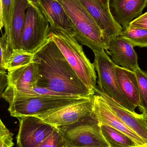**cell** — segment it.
Returning <instances> with one entry per match:
<instances>
[{"label":"cell","mask_w":147,"mask_h":147,"mask_svg":"<svg viewBox=\"0 0 147 147\" xmlns=\"http://www.w3.org/2000/svg\"><path fill=\"white\" fill-rule=\"evenodd\" d=\"M40 77L37 86L67 96L90 97V91L74 72L50 35L46 43L34 54Z\"/></svg>","instance_id":"1"},{"label":"cell","mask_w":147,"mask_h":147,"mask_svg":"<svg viewBox=\"0 0 147 147\" xmlns=\"http://www.w3.org/2000/svg\"><path fill=\"white\" fill-rule=\"evenodd\" d=\"M50 35L80 80L91 91L96 88V73L94 64L85 54L73 32L50 26Z\"/></svg>","instance_id":"2"},{"label":"cell","mask_w":147,"mask_h":147,"mask_svg":"<svg viewBox=\"0 0 147 147\" xmlns=\"http://www.w3.org/2000/svg\"><path fill=\"white\" fill-rule=\"evenodd\" d=\"M69 17L74 37L92 51H107L108 44L100 28L78 0H58Z\"/></svg>","instance_id":"3"},{"label":"cell","mask_w":147,"mask_h":147,"mask_svg":"<svg viewBox=\"0 0 147 147\" xmlns=\"http://www.w3.org/2000/svg\"><path fill=\"white\" fill-rule=\"evenodd\" d=\"M91 97L18 96L3 94L2 97L9 104L8 110L10 115L19 118L30 116H36L53 110L85 101Z\"/></svg>","instance_id":"4"},{"label":"cell","mask_w":147,"mask_h":147,"mask_svg":"<svg viewBox=\"0 0 147 147\" xmlns=\"http://www.w3.org/2000/svg\"><path fill=\"white\" fill-rule=\"evenodd\" d=\"M56 128L65 141L66 147L109 146L102 135L99 123L92 113L78 121L58 126Z\"/></svg>","instance_id":"5"},{"label":"cell","mask_w":147,"mask_h":147,"mask_svg":"<svg viewBox=\"0 0 147 147\" xmlns=\"http://www.w3.org/2000/svg\"><path fill=\"white\" fill-rule=\"evenodd\" d=\"M93 52L95 55L93 64L98 76V89L127 110L133 114H136V108L125 97L120 88L116 72V65L104 50Z\"/></svg>","instance_id":"6"},{"label":"cell","mask_w":147,"mask_h":147,"mask_svg":"<svg viewBox=\"0 0 147 147\" xmlns=\"http://www.w3.org/2000/svg\"><path fill=\"white\" fill-rule=\"evenodd\" d=\"M50 26L44 15L30 4L26 11L20 50L34 54L48 40Z\"/></svg>","instance_id":"7"},{"label":"cell","mask_w":147,"mask_h":147,"mask_svg":"<svg viewBox=\"0 0 147 147\" xmlns=\"http://www.w3.org/2000/svg\"><path fill=\"white\" fill-rule=\"evenodd\" d=\"M93 105L94 96L85 101L53 110L36 116L56 127L72 124L89 116L93 112Z\"/></svg>","instance_id":"8"},{"label":"cell","mask_w":147,"mask_h":147,"mask_svg":"<svg viewBox=\"0 0 147 147\" xmlns=\"http://www.w3.org/2000/svg\"><path fill=\"white\" fill-rule=\"evenodd\" d=\"M18 119L20 127L16 136L17 147H37L56 129L35 116Z\"/></svg>","instance_id":"9"},{"label":"cell","mask_w":147,"mask_h":147,"mask_svg":"<svg viewBox=\"0 0 147 147\" xmlns=\"http://www.w3.org/2000/svg\"><path fill=\"white\" fill-rule=\"evenodd\" d=\"M102 30L109 45L111 39L120 35L121 27L115 20L109 7V0H78Z\"/></svg>","instance_id":"10"},{"label":"cell","mask_w":147,"mask_h":147,"mask_svg":"<svg viewBox=\"0 0 147 147\" xmlns=\"http://www.w3.org/2000/svg\"><path fill=\"white\" fill-rule=\"evenodd\" d=\"M92 113L99 124L109 125L122 132L140 146H147L144 141L124 124L114 114L105 99L97 94L94 95Z\"/></svg>","instance_id":"11"},{"label":"cell","mask_w":147,"mask_h":147,"mask_svg":"<svg viewBox=\"0 0 147 147\" xmlns=\"http://www.w3.org/2000/svg\"><path fill=\"white\" fill-rule=\"evenodd\" d=\"M95 93L101 96L106 101L114 114L128 127L139 136L147 146V127L143 114H133L123 108L112 98L101 91L97 87Z\"/></svg>","instance_id":"12"},{"label":"cell","mask_w":147,"mask_h":147,"mask_svg":"<svg viewBox=\"0 0 147 147\" xmlns=\"http://www.w3.org/2000/svg\"><path fill=\"white\" fill-rule=\"evenodd\" d=\"M105 51L117 65L134 71L140 68L134 47L120 35L111 39Z\"/></svg>","instance_id":"13"},{"label":"cell","mask_w":147,"mask_h":147,"mask_svg":"<svg viewBox=\"0 0 147 147\" xmlns=\"http://www.w3.org/2000/svg\"><path fill=\"white\" fill-rule=\"evenodd\" d=\"M147 6V0H109L111 15L123 30L141 16Z\"/></svg>","instance_id":"14"},{"label":"cell","mask_w":147,"mask_h":147,"mask_svg":"<svg viewBox=\"0 0 147 147\" xmlns=\"http://www.w3.org/2000/svg\"><path fill=\"white\" fill-rule=\"evenodd\" d=\"M39 77L38 64L33 62L8 71V86L21 92H28L37 86Z\"/></svg>","instance_id":"15"},{"label":"cell","mask_w":147,"mask_h":147,"mask_svg":"<svg viewBox=\"0 0 147 147\" xmlns=\"http://www.w3.org/2000/svg\"><path fill=\"white\" fill-rule=\"evenodd\" d=\"M30 4L26 0H15L13 15L8 29L5 32L7 42L12 50H20L26 11Z\"/></svg>","instance_id":"16"},{"label":"cell","mask_w":147,"mask_h":147,"mask_svg":"<svg viewBox=\"0 0 147 147\" xmlns=\"http://www.w3.org/2000/svg\"><path fill=\"white\" fill-rule=\"evenodd\" d=\"M116 72L121 90L128 100L135 107L141 109L139 85L134 71L116 65Z\"/></svg>","instance_id":"17"},{"label":"cell","mask_w":147,"mask_h":147,"mask_svg":"<svg viewBox=\"0 0 147 147\" xmlns=\"http://www.w3.org/2000/svg\"><path fill=\"white\" fill-rule=\"evenodd\" d=\"M45 12L46 18L50 26H56L65 30L73 32L72 22L58 0H40Z\"/></svg>","instance_id":"18"},{"label":"cell","mask_w":147,"mask_h":147,"mask_svg":"<svg viewBox=\"0 0 147 147\" xmlns=\"http://www.w3.org/2000/svg\"><path fill=\"white\" fill-rule=\"evenodd\" d=\"M100 126L102 135L110 147L139 146L132 139L117 129L105 124H101Z\"/></svg>","instance_id":"19"},{"label":"cell","mask_w":147,"mask_h":147,"mask_svg":"<svg viewBox=\"0 0 147 147\" xmlns=\"http://www.w3.org/2000/svg\"><path fill=\"white\" fill-rule=\"evenodd\" d=\"M120 36L133 47H147V30L129 26L123 30Z\"/></svg>","instance_id":"20"},{"label":"cell","mask_w":147,"mask_h":147,"mask_svg":"<svg viewBox=\"0 0 147 147\" xmlns=\"http://www.w3.org/2000/svg\"><path fill=\"white\" fill-rule=\"evenodd\" d=\"M34 54L21 50H12L5 63V70L8 71L22 67L33 62Z\"/></svg>","instance_id":"21"},{"label":"cell","mask_w":147,"mask_h":147,"mask_svg":"<svg viewBox=\"0 0 147 147\" xmlns=\"http://www.w3.org/2000/svg\"><path fill=\"white\" fill-rule=\"evenodd\" d=\"M138 81L142 114L147 113V72L139 68L134 71Z\"/></svg>","instance_id":"22"},{"label":"cell","mask_w":147,"mask_h":147,"mask_svg":"<svg viewBox=\"0 0 147 147\" xmlns=\"http://www.w3.org/2000/svg\"><path fill=\"white\" fill-rule=\"evenodd\" d=\"M37 147H66L65 141L57 128Z\"/></svg>","instance_id":"23"},{"label":"cell","mask_w":147,"mask_h":147,"mask_svg":"<svg viewBox=\"0 0 147 147\" xmlns=\"http://www.w3.org/2000/svg\"><path fill=\"white\" fill-rule=\"evenodd\" d=\"M3 13V24L5 32L8 29L13 15L15 0H1Z\"/></svg>","instance_id":"24"},{"label":"cell","mask_w":147,"mask_h":147,"mask_svg":"<svg viewBox=\"0 0 147 147\" xmlns=\"http://www.w3.org/2000/svg\"><path fill=\"white\" fill-rule=\"evenodd\" d=\"M5 35L0 38V70H5V65L9 56L12 52Z\"/></svg>","instance_id":"25"},{"label":"cell","mask_w":147,"mask_h":147,"mask_svg":"<svg viewBox=\"0 0 147 147\" xmlns=\"http://www.w3.org/2000/svg\"><path fill=\"white\" fill-rule=\"evenodd\" d=\"M13 134L10 131H0V147H13Z\"/></svg>","instance_id":"26"},{"label":"cell","mask_w":147,"mask_h":147,"mask_svg":"<svg viewBox=\"0 0 147 147\" xmlns=\"http://www.w3.org/2000/svg\"><path fill=\"white\" fill-rule=\"evenodd\" d=\"M129 26L147 30V12L142 14L140 17L134 19L130 22Z\"/></svg>","instance_id":"27"},{"label":"cell","mask_w":147,"mask_h":147,"mask_svg":"<svg viewBox=\"0 0 147 147\" xmlns=\"http://www.w3.org/2000/svg\"><path fill=\"white\" fill-rule=\"evenodd\" d=\"M8 85V73L4 70H0V99Z\"/></svg>","instance_id":"28"},{"label":"cell","mask_w":147,"mask_h":147,"mask_svg":"<svg viewBox=\"0 0 147 147\" xmlns=\"http://www.w3.org/2000/svg\"><path fill=\"white\" fill-rule=\"evenodd\" d=\"M28 3L30 5L32 6L33 7L37 9L40 11L46 18V14L45 12L43 9V7L41 3V1L40 0H26Z\"/></svg>","instance_id":"29"},{"label":"cell","mask_w":147,"mask_h":147,"mask_svg":"<svg viewBox=\"0 0 147 147\" xmlns=\"http://www.w3.org/2000/svg\"><path fill=\"white\" fill-rule=\"evenodd\" d=\"M4 26L3 24V13L2 5L1 1L0 0V30Z\"/></svg>","instance_id":"30"},{"label":"cell","mask_w":147,"mask_h":147,"mask_svg":"<svg viewBox=\"0 0 147 147\" xmlns=\"http://www.w3.org/2000/svg\"><path fill=\"white\" fill-rule=\"evenodd\" d=\"M0 131H9V130L7 129L6 126L3 124V123L2 121L0 118Z\"/></svg>","instance_id":"31"},{"label":"cell","mask_w":147,"mask_h":147,"mask_svg":"<svg viewBox=\"0 0 147 147\" xmlns=\"http://www.w3.org/2000/svg\"><path fill=\"white\" fill-rule=\"evenodd\" d=\"M80 147H110V146H86Z\"/></svg>","instance_id":"32"},{"label":"cell","mask_w":147,"mask_h":147,"mask_svg":"<svg viewBox=\"0 0 147 147\" xmlns=\"http://www.w3.org/2000/svg\"><path fill=\"white\" fill-rule=\"evenodd\" d=\"M144 115V118H145V120L146 121V124L147 127V113H146V114H143Z\"/></svg>","instance_id":"33"},{"label":"cell","mask_w":147,"mask_h":147,"mask_svg":"<svg viewBox=\"0 0 147 147\" xmlns=\"http://www.w3.org/2000/svg\"><path fill=\"white\" fill-rule=\"evenodd\" d=\"M147 147V146H137V147Z\"/></svg>","instance_id":"34"}]
</instances>
